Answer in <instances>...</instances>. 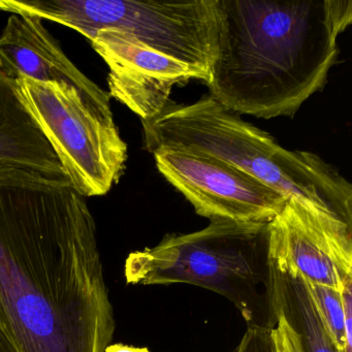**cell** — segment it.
I'll list each match as a JSON object with an SVG mask.
<instances>
[{
  "label": "cell",
  "instance_id": "cell-2",
  "mask_svg": "<svg viewBox=\"0 0 352 352\" xmlns=\"http://www.w3.org/2000/svg\"><path fill=\"white\" fill-rule=\"evenodd\" d=\"M209 96L238 115L292 117L321 89L352 22L351 0H216Z\"/></svg>",
  "mask_w": 352,
  "mask_h": 352
},
{
  "label": "cell",
  "instance_id": "cell-11",
  "mask_svg": "<svg viewBox=\"0 0 352 352\" xmlns=\"http://www.w3.org/2000/svg\"><path fill=\"white\" fill-rule=\"evenodd\" d=\"M0 166L22 168L55 180H67L58 156L26 106L17 80L1 71Z\"/></svg>",
  "mask_w": 352,
  "mask_h": 352
},
{
  "label": "cell",
  "instance_id": "cell-3",
  "mask_svg": "<svg viewBox=\"0 0 352 352\" xmlns=\"http://www.w3.org/2000/svg\"><path fill=\"white\" fill-rule=\"evenodd\" d=\"M146 149L201 152L271 187L285 199L310 201L352 226V186L316 154L282 147L209 94L190 104L172 100L141 121Z\"/></svg>",
  "mask_w": 352,
  "mask_h": 352
},
{
  "label": "cell",
  "instance_id": "cell-13",
  "mask_svg": "<svg viewBox=\"0 0 352 352\" xmlns=\"http://www.w3.org/2000/svg\"><path fill=\"white\" fill-rule=\"evenodd\" d=\"M305 282L337 349L339 352H352V284L339 292Z\"/></svg>",
  "mask_w": 352,
  "mask_h": 352
},
{
  "label": "cell",
  "instance_id": "cell-7",
  "mask_svg": "<svg viewBox=\"0 0 352 352\" xmlns=\"http://www.w3.org/2000/svg\"><path fill=\"white\" fill-rule=\"evenodd\" d=\"M160 174L197 215L239 223H269L287 199L221 160L201 152L160 148L152 152Z\"/></svg>",
  "mask_w": 352,
  "mask_h": 352
},
{
  "label": "cell",
  "instance_id": "cell-6",
  "mask_svg": "<svg viewBox=\"0 0 352 352\" xmlns=\"http://www.w3.org/2000/svg\"><path fill=\"white\" fill-rule=\"evenodd\" d=\"M63 23L87 38L106 30L135 36L205 74L217 53L216 0H69Z\"/></svg>",
  "mask_w": 352,
  "mask_h": 352
},
{
  "label": "cell",
  "instance_id": "cell-9",
  "mask_svg": "<svg viewBox=\"0 0 352 352\" xmlns=\"http://www.w3.org/2000/svg\"><path fill=\"white\" fill-rule=\"evenodd\" d=\"M91 44L110 69L109 96L133 111L141 121L164 110L174 86L190 80L209 82L195 67L119 30H102Z\"/></svg>",
  "mask_w": 352,
  "mask_h": 352
},
{
  "label": "cell",
  "instance_id": "cell-5",
  "mask_svg": "<svg viewBox=\"0 0 352 352\" xmlns=\"http://www.w3.org/2000/svg\"><path fill=\"white\" fill-rule=\"evenodd\" d=\"M20 94L82 197H102L125 170L127 145L112 112L100 110L72 86L18 79Z\"/></svg>",
  "mask_w": 352,
  "mask_h": 352
},
{
  "label": "cell",
  "instance_id": "cell-17",
  "mask_svg": "<svg viewBox=\"0 0 352 352\" xmlns=\"http://www.w3.org/2000/svg\"><path fill=\"white\" fill-rule=\"evenodd\" d=\"M0 352H12L11 350L8 349L7 347L3 345V344L0 343Z\"/></svg>",
  "mask_w": 352,
  "mask_h": 352
},
{
  "label": "cell",
  "instance_id": "cell-16",
  "mask_svg": "<svg viewBox=\"0 0 352 352\" xmlns=\"http://www.w3.org/2000/svg\"><path fill=\"white\" fill-rule=\"evenodd\" d=\"M104 352H150L147 347H135L122 343L110 344Z\"/></svg>",
  "mask_w": 352,
  "mask_h": 352
},
{
  "label": "cell",
  "instance_id": "cell-4",
  "mask_svg": "<svg viewBox=\"0 0 352 352\" xmlns=\"http://www.w3.org/2000/svg\"><path fill=\"white\" fill-rule=\"evenodd\" d=\"M124 276L133 285L199 286L232 302L248 327L277 323L267 223L212 220L197 232L166 234L129 253Z\"/></svg>",
  "mask_w": 352,
  "mask_h": 352
},
{
  "label": "cell",
  "instance_id": "cell-8",
  "mask_svg": "<svg viewBox=\"0 0 352 352\" xmlns=\"http://www.w3.org/2000/svg\"><path fill=\"white\" fill-rule=\"evenodd\" d=\"M267 234L270 261L280 271L339 292L352 284V226L335 214L290 197Z\"/></svg>",
  "mask_w": 352,
  "mask_h": 352
},
{
  "label": "cell",
  "instance_id": "cell-15",
  "mask_svg": "<svg viewBox=\"0 0 352 352\" xmlns=\"http://www.w3.org/2000/svg\"><path fill=\"white\" fill-rule=\"evenodd\" d=\"M277 317V323L272 331L275 352H302L298 333L281 315Z\"/></svg>",
  "mask_w": 352,
  "mask_h": 352
},
{
  "label": "cell",
  "instance_id": "cell-10",
  "mask_svg": "<svg viewBox=\"0 0 352 352\" xmlns=\"http://www.w3.org/2000/svg\"><path fill=\"white\" fill-rule=\"evenodd\" d=\"M0 71L14 80L72 86L100 110L112 112L110 96L88 79L65 54L36 16L12 14L0 36Z\"/></svg>",
  "mask_w": 352,
  "mask_h": 352
},
{
  "label": "cell",
  "instance_id": "cell-12",
  "mask_svg": "<svg viewBox=\"0 0 352 352\" xmlns=\"http://www.w3.org/2000/svg\"><path fill=\"white\" fill-rule=\"evenodd\" d=\"M272 294L276 314L298 333L302 352H339L325 329L306 282L280 271L271 263Z\"/></svg>",
  "mask_w": 352,
  "mask_h": 352
},
{
  "label": "cell",
  "instance_id": "cell-14",
  "mask_svg": "<svg viewBox=\"0 0 352 352\" xmlns=\"http://www.w3.org/2000/svg\"><path fill=\"white\" fill-rule=\"evenodd\" d=\"M272 331L273 327H247L240 343L232 352H275Z\"/></svg>",
  "mask_w": 352,
  "mask_h": 352
},
{
  "label": "cell",
  "instance_id": "cell-1",
  "mask_svg": "<svg viewBox=\"0 0 352 352\" xmlns=\"http://www.w3.org/2000/svg\"><path fill=\"white\" fill-rule=\"evenodd\" d=\"M115 329L85 197L69 180L0 166V343L104 352Z\"/></svg>",
  "mask_w": 352,
  "mask_h": 352
}]
</instances>
